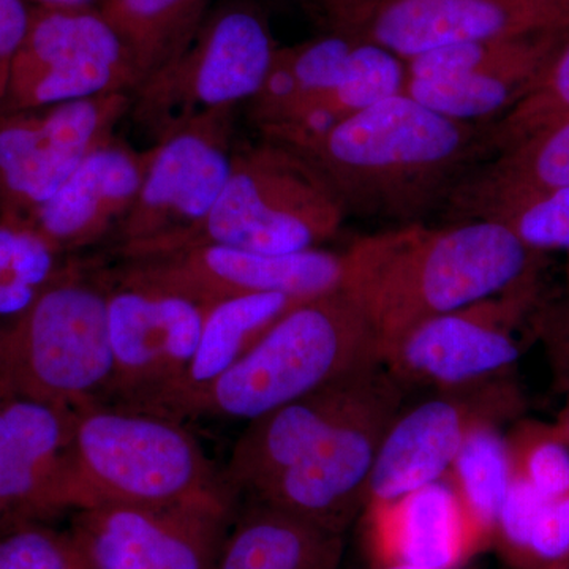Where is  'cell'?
<instances>
[{
	"label": "cell",
	"mask_w": 569,
	"mask_h": 569,
	"mask_svg": "<svg viewBox=\"0 0 569 569\" xmlns=\"http://www.w3.org/2000/svg\"><path fill=\"white\" fill-rule=\"evenodd\" d=\"M340 254V290L372 326L380 358L427 320L537 288L542 261V253L488 220L397 224L356 239Z\"/></svg>",
	"instance_id": "6da1fadb"
},
{
	"label": "cell",
	"mask_w": 569,
	"mask_h": 569,
	"mask_svg": "<svg viewBox=\"0 0 569 569\" xmlns=\"http://www.w3.org/2000/svg\"><path fill=\"white\" fill-rule=\"evenodd\" d=\"M452 121L406 92L339 123L299 152L332 187L347 212L397 224L419 222L448 200L490 151L488 127Z\"/></svg>",
	"instance_id": "7a4b0ae2"
},
{
	"label": "cell",
	"mask_w": 569,
	"mask_h": 569,
	"mask_svg": "<svg viewBox=\"0 0 569 569\" xmlns=\"http://www.w3.org/2000/svg\"><path fill=\"white\" fill-rule=\"evenodd\" d=\"M376 361L381 358L372 326L339 288L280 318L183 418L250 422Z\"/></svg>",
	"instance_id": "3957f363"
},
{
	"label": "cell",
	"mask_w": 569,
	"mask_h": 569,
	"mask_svg": "<svg viewBox=\"0 0 569 569\" xmlns=\"http://www.w3.org/2000/svg\"><path fill=\"white\" fill-rule=\"evenodd\" d=\"M78 509L234 500L179 419L103 403L74 411ZM77 509V511H78Z\"/></svg>",
	"instance_id": "277c9868"
},
{
	"label": "cell",
	"mask_w": 569,
	"mask_h": 569,
	"mask_svg": "<svg viewBox=\"0 0 569 569\" xmlns=\"http://www.w3.org/2000/svg\"><path fill=\"white\" fill-rule=\"evenodd\" d=\"M112 376L108 293L74 277L0 329V388L80 410L110 396Z\"/></svg>",
	"instance_id": "5b68a950"
},
{
	"label": "cell",
	"mask_w": 569,
	"mask_h": 569,
	"mask_svg": "<svg viewBox=\"0 0 569 569\" xmlns=\"http://www.w3.org/2000/svg\"><path fill=\"white\" fill-rule=\"evenodd\" d=\"M343 217L339 197L306 157L266 146L233 159L219 201L189 247L301 253L335 238Z\"/></svg>",
	"instance_id": "8992f818"
},
{
	"label": "cell",
	"mask_w": 569,
	"mask_h": 569,
	"mask_svg": "<svg viewBox=\"0 0 569 569\" xmlns=\"http://www.w3.org/2000/svg\"><path fill=\"white\" fill-rule=\"evenodd\" d=\"M406 388L389 372L316 448L247 497L332 533L343 535L365 509L369 479L388 427L402 408Z\"/></svg>",
	"instance_id": "52a82bcc"
},
{
	"label": "cell",
	"mask_w": 569,
	"mask_h": 569,
	"mask_svg": "<svg viewBox=\"0 0 569 569\" xmlns=\"http://www.w3.org/2000/svg\"><path fill=\"white\" fill-rule=\"evenodd\" d=\"M137 73L126 41L100 9L40 7L11 63L0 112L93 99Z\"/></svg>",
	"instance_id": "ba28073f"
},
{
	"label": "cell",
	"mask_w": 569,
	"mask_h": 569,
	"mask_svg": "<svg viewBox=\"0 0 569 569\" xmlns=\"http://www.w3.org/2000/svg\"><path fill=\"white\" fill-rule=\"evenodd\" d=\"M234 505H96L78 509L69 533L89 569H216Z\"/></svg>",
	"instance_id": "9c48e42d"
},
{
	"label": "cell",
	"mask_w": 569,
	"mask_h": 569,
	"mask_svg": "<svg viewBox=\"0 0 569 569\" xmlns=\"http://www.w3.org/2000/svg\"><path fill=\"white\" fill-rule=\"evenodd\" d=\"M535 293L537 288L515 291L427 320L400 337L381 361L403 388L449 391L497 380L522 355L515 328Z\"/></svg>",
	"instance_id": "30bf717a"
},
{
	"label": "cell",
	"mask_w": 569,
	"mask_h": 569,
	"mask_svg": "<svg viewBox=\"0 0 569 569\" xmlns=\"http://www.w3.org/2000/svg\"><path fill=\"white\" fill-rule=\"evenodd\" d=\"M123 282L182 295L203 306L260 293L307 301L339 290L342 254L318 249L268 254L201 244L138 258Z\"/></svg>",
	"instance_id": "8fae6325"
},
{
	"label": "cell",
	"mask_w": 569,
	"mask_h": 569,
	"mask_svg": "<svg viewBox=\"0 0 569 569\" xmlns=\"http://www.w3.org/2000/svg\"><path fill=\"white\" fill-rule=\"evenodd\" d=\"M518 406L516 392L492 380L400 408L378 449L365 509L447 477L470 430L481 422L498 425Z\"/></svg>",
	"instance_id": "7c38bea8"
},
{
	"label": "cell",
	"mask_w": 569,
	"mask_h": 569,
	"mask_svg": "<svg viewBox=\"0 0 569 569\" xmlns=\"http://www.w3.org/2000/svg\"><path fill=\"white\" fill-rule=\"evenodd\" d=\"M74 411L0 388V531L77 511Z\"/></svg>",
	"instance_id": "4fadbf2b"
},
{
	"label": "cell",
	"mask_w": 569,
	"mask_h": 569,
	"mask_svg": "<svg viewBox=\"0 0 569 569\" xmlns=\"http://www.w3.org/2000/svg\"><path fill=\"white\" fill-rule=\"evenodd\" d=\"M209 306L182 295L126 283L108 293L118 406L146 408L173 387L192 361Z\"/></svg>",
	"instance_id": "5bb4252c"
},
{
	"label": "cell",
	"mask_w": 569,
	"mask_h": 569,
	"mask_svg": "<svg viewBox=\"0 0 569 569\" xmlns=\"http://www.w3.org/2000/svg\"><path fill=\"white\" fill-rule=\"evenodd\" d=\"M233 170L213 138L183 132L164 142L146 167L126 219V252L138 258L186 249L204 227Z\"/></svg>",
	"instance_id": "9a60e30c"
},
{
	"label": "cell",
	"mask_w": 569,
	"mask_h": 569,
	"mask_svg": "<svg viewBox=\"0 0 569 569\" xmlns=\"http://www.w3.org/2000/svg\"><path fill=\"white\" fill-rule=\"evenodd\" d=\"M119 97L54 104L41 114L0 112V204L28 219L103 144Z\"/></svg>",
	"instance_id": "2e32d148"
},
{
	"label": "cell",
	"mask_w": 569,
	"mask_h": 569,
	"mask_svg": "<svg viewBox=\"0 0 569 569\" xmlns=\"http://www.w3.org/2000/svg\"><path fill=\"white\" fill-rule=\"evenodd\" d=\"M563 31L559 14L531 0H380L342 32L407 62L451 44Z\"/></svg>",
	"instance_id": "e0dca14e"
},
{
	"label": "cell",
	"mask_w": 569,
	"mask_h": 569,
	"mask_svg": "<svg viewBox=\"0 0 569 569\" xmlns=\"http://www.w3.org/2000/svg\"><path fill=\"white\" fill-rule=\"evenodd\" d=\"M388 373L383 362H370L250 421L220 471L231 496L250 497L305 459L329 430L372 396Z\"/></svg>",
	"instance_id": "ac0fdd59"
},
{
	"label": "cell",
	"mask_w": 569,
	"mask_h": 569,
	"mask_svg": "<svg viewBox=\"0 0 569 569\" xmlns=\"http://www.w3.org/2000/svg\"><path fill=\"white\" fill-rule=\"evenodd\" d=\"M365 511L377 567L456 569L489 545L447 478Z\"/></svg>",
	"instance_id": "d6986e66"
},
{
	"label": "cell",
	"mask_w": 569,
	"mask_h": 569,
	"mask_svg": "<svg viewBox=\"0 0 569 569\" xmlns=\"http://www.w3.org/2000/svg\"><path fill=\"white\" fill-rule=\"evenodd\" d=\"M268 21L252 3L236 2L212 14L160 73L192 84L194 103L227 107L257 97L276 58Z\"/></svg>",
	"instance_id": "ffe728a7"
},
{
	"label": "cell",
	"mask_w": 569,
	"mask_h": 569,
	"mask_svg": "<svg viewBox=\"0 0 569 569\" xmlns=\"http://www.w3.org/2000/svg\"><path fill=\"white\" fill-rule=\"evenodd\" d=\"M146 167L148 163L126 149L100 144L48 203L22 220L59 252L88 244L102 234L119 213L132 208Z\"/></svg>",
	"instance_id": "44dd1931"
},
{
	"label": "cell",
	"mask_w": 569,
	"mask_h": 569,
	"mask_svg": "<svg viewBox=\"0 0 569 569\" xmlns=\"http://www.w3.org/2000/svg\"><path fill=\"white\" fill-rule=\"evenodd\" d=\"M301 302L305 301L293 296L260 293L223 299L209 306L192 361L173 387L141 410L183 418L194 399Z\"/></svg>",
	"instance_id": "7402d4cb"
},
{
	"label": "cell",
	"mask_w": 569,
	"mask_h": 569,
	"mask_svg": "<svg viewBox=\"0 0 569 569\" xmlns=\"http://www.w3.org/2000/svg\"><path fill=\"white\" fill-rule=\"evenodd\" d=\"M569 31L538 33L512 58L451 78H407L403 92L452 121H489L511 111L533 89Z\"/></svg>",
	"instance_id": "603a6c76"
},
{
	"label": "cell",
	"mask_w": 569,
	"mask_h": 569,
	"mask_svg": "<svg viewBox=\"0 0 569 569\" xmlns=\"http://www.w3.org/2000/svg\"><path fill=\"white\" fill-rule=\"evenodd\" d=\"M448 201L451 216L501 224L533 252L569 254V189L501 181L479 170L466 176Z\"/></svg>",
	"instance_id": "cb8c5ba5"
},
{
	"label": "cell",
	"mask_w": 569,
	"mask_h": 569,
	"mask_svg": "<svg viewBox=\"0 0 569 569\" xmlns=\"http://www.w3.org/2000/svg\"><path fill=\"white\" fill-rule=\"evenodd\" d=\"M342 535L264 505L234 516L216 569H340Z\"/></svg>",
	"instance_id": "d4e9b609"
},
{
	"label": "cell",
	"mask_w": 569,
	"mask_h": 569,
	"mask_svg": "<svg viewBox=\"0 0 569 569\" xmlns=\"http://www.w3.org/2000/svg\"><path fill=\"white\" fill-rule=\"evenodd\" d=\"M208 0H103L100 11L119 32L138 71L173 61L203 24Z\"/></svg>",
	"instance_id": "484cf974"
},
{
	"label": "cell",
	"mask_w": 569,
	"mask_h": 569,
	"mask_svg": "<svg viewBox=\"0 0 569 569\" xmlns=\"http://www.w3.org/2000/svg\"><path fill=\"white\" fill-rule=\"evenodd\" d=\"M497 426H475L445 477L489 542L496 538L498 515L512 481L508 440Z\"/></svg>",
	"instance_id": "4316f807"
},
{
	"label": "cell",
	"mask_w": 569,
	"mask_h": 569,
	"mask_svg": "<svg viewBox=\"0 0 569 569\" xmlns=\"http://www.w3.org/2000/svg\"><path fill=\"white\" fill-rule=\"evenodd\" d=\"M59 250L13 213L0 217V329L20 320L63 274Z\"/></svg>",
	"instance_id": "83f0119b"
},
{
	"label": "cell",
	"mask_w": 569,
	"mask_h": 569,
	"mask_svg": "<svg viewBox=\"0 0 569 569\" xmlns=\"http://www.w3.org/2000/svg\"><path fill=\"white\" fill-rule=\"evenodd\" d=\"M569 118V33L533 89L511 111L488 126L490 151H507L539 130Z\"/></svg>",
	"instance_id": "f1b7e54d"
},
{
	"label": "cell",
	"mask_w": 569,
	"mask_h": 569,
	"mask_svg": "<svg viewBox=\"0 0 569 569\" xmlns=\"http://www.w3.org/2000/svg\"><path fill=\"white\" fill-rule=\"evenodd\" d=\"M406 82V61L376 43L356 39L342 82L331 92L313 97V99L301 100L298 103L325 104L339 116L340 121H346L356 112L366 110V108L397 96V93H402Z\"/></svg>",
	"instance_id": "f546056e"
},
{
	"label": "cell",
	"mask_w": 569,
	"mask_h": 569,
	"mask_svg": "<svg viewBox=\"0 0 569 569\" xmlns=\"http://www.w3.org/2000/svg\"><path fill=\"white\" fill-rule=\"evenodd\" d=\"M482 171L501 181L569 189V118L498 153Z\"/></svg>",
	"instance_id": "4dcf8cb0"
},
{
	"label": "cell",
	"mask_w": 569,
	"mask_h": 569,
	"mask_svg": "<svg viewBox=\"0 0 569 569\" xmlns=\"http://www.w3.org/2000/svg\"><path fill=\"white\" fill-rule=\"evenodd\" d=\"M507 440L512 477L548 500L569 492V443L556 426L527 422Z\"/></svg>",
	"instance_id": "1f68e13d"
},
{
	"label": "cell",
	"mask_w": 569,
	"mask_h": 569,
	"mask_svg": "<svg viewBox=\"0 0 569 569\" xmlns=\"http://www.w3.org/2000/svg\"><path fill=\"white\" fill-rule=\"evenodd\" d=\"M0 569H89L69 531L41 522L0 531Z\"/></svg>",
	"instance_id": "d6a6232c"
},
{
	"label": "cell",
	"mask_w": 569,
	"mask_h": 569,
	"mask_svg": "<svg viewBox=\"0 0 569 569\" xmlns=\"http://www.w3.org/2000/svg\"><path fill=\"white\" fill-rule=\"evenodd\" d=\"M355 44V37L336 32L293 50H282L284 61L298 82V97L288 110L301 100L313 99L336 89L346 77Z\"/></svg>",
	"instance_id": "836d02e7"
},
{
	"label": "cell",
	"mask_w": 569,
	"mask_h": 569,
	"mask_svg": "<svg viewBox=\"0 0 569 569\" xmlns=\"http://www.w3.org/2000/svg\"><path fill=\"white\" fill-rule=\"evenodd\" d=\"M569 561V492L546 500L531 526L519 563L560 567Z\"/></svg>",
	"instance_id": "e575fe53"
},
{
	"label": "cell",
	"mask_w": 569,
	"mask_h": 569,
	"mask_svg": "<svg viewBox=\"0 0 569 569\" xmlns=\"http://www.w3.org/2000/svg\"><path fill=\"white\" fill-rule=\"evenodd\" d=\"M31 14L24 0H0V104L9 88L11 63L28 36Z\"/></svg>",
	"instance_id": "d590c367"
},
{
	"label": "cell",
	"mask_w": 569,
	"mask_h": 569,
	"mask_svg": "<svg viewBox=\"0 0 569 569\" xmlns=\"http://www.w3.org/2000/svg\"><path fill=\"white\" fill-rule=\"evenodd\" d=\"M548 342L560 366L569 373V284L560 306L549 316L546 323Z\"/></svg>",
	"instance_id": "8d00e7d4"
},
{
	"label": "cell",
	"mask_w": 569,
	"mask_h": 569,
	"mask_svg": "<svg viewBox=\"0 0 569 569\" xmlns=\"http://www.w3.org/2000/svg\"><path fill=\"white\" fill-rule=\"evenodd\" d=\"M316 2L332 21L336 32H342L380 0H316Z\"/></svg>",
	"instance_id": "74e56055"
},
{
	"label": "cell",
	"mask_w": 569,
	"mask_h": 569,
	"mask_svg": "<svg viewBox=\"0 0 569 569\" xmlns=\"http://www.w3.org/2000/svg\"><path fill=\"white\" fill-rule=\"evenodd\" d=\"M40 7L54 9H100L103 0H37Z\"/></svg>",
	"instance_id": "f35d334b"
},
{
	"label": "cell",
	"mask_w": 569,
	"mask_h": 569,
	"mask_svg": "<svg viewBox=\"0 0 569 569\" xmlns=\"http://www.w3.org/2000/svg\"><path fill=\"white\" fill-rule=\"evenodd\" d=\"M556 429L559 430L560 436L569 443V402L565 410L561 411Z\"/></svg>",
	"instance_id": "ab89813d"
},
{
	"label": "cell",
	"mask_w": 569,
	"mask_h": 569,
	"mask_svg": "<svg viewBox=\"0 0 569 569\" xmlns=\"http://www.w3.org/2000/svg\"><path fill=\"white\" fill-rule=\"evenodd\" d=\"M376 569H418V568H408V567H376Z\"/></svg>",
	"instance_id": "60d3db41"
},
{
	"label": "cell",
	"mask_w": 569,
	"mask_h": 569,
	"mask_svg": "<svg viewBox=\"0 0 569 569\" xmlns=\"http://www.w3.org/2000/svg\"><path fill=\"white\" fill-rule=\"evenodd\" d=\"M567 272H568V284H569V260H568V268H567Z\"/></svg>",
	"instance_id": "b9f144b4"
},
{
	"label": "cell",
	"mask_w": 569,
	"mask_h": 569,
	"mask_svg": "<svg viewBox=\"0 0 569 569\" xmlns=\"http://www.w3.org/2000/svg\"><path fill=\"white\" fill-rule=\"evenodd\" d=\"M2 213H3V209H2V204H0V217H2Z\"/></svg>",
	"instance_id": "7bdbcfd3"
}]
</instances>
